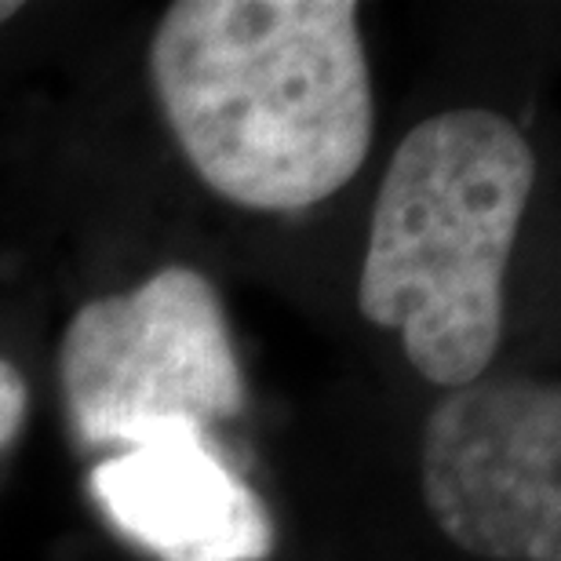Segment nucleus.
I'll return each instance as SVG.
<instances>
[{"mask_svg": "<svg viewBox=\"0 0 561 561\" xmlns=\"http://www.w3.org/2000/svg\"><path fill=\"white\" fill-rule=\"evenodd\" d=\"M150 77L179 150L230 205L313 208L373 146L354 0H179L153 33Z\"/></svg>", "mask_w": 561, "mask_h": 561, "instance_id": "obj_1", "label": "nucleus"}, {"mask_svg": "<svg viewBox=\"0 0 561 561\" xmlns=\"http://www.w3.org/2000/svg\"><path fill=\"white\" fill-rule=\"evenodd\" d=\"M533 183L529 139L492 110H445L401 139L373 205L357 307L401 332L426 383L467 387L496 357Z\"/></svg>", "mask_w": 561, "mask_h": 561, "instance_id": "obj_2", "label": "nucleus"}, {"mask_svg": "<svg viewBox=\"0 0 561 561\" xmlns=\"http://www.w3.org/2000/svg\"><path fill=\"white\" fill-rule=\"evenodd\" d=\"M77 445L136 448L168 431L238 420L249 401L216 285L164 266L128 296L84 302L59 346Z\"/></svg>", "mask_w": 561, "mask_h": 561, "instance_id": "obj_3", "label": "nucleus"}, {"mask_svg": "<svg viewBox=\"0 0 561 561\" xmlns=\"http://www.w3.org/2000/svg\"><path fill=\"white\" fill-rule=\"evenodd\" d=\"M423 500L448 540L489 561H561V394L474 379L423 426Z\"/></svg>", "mask_w": 561, "mask_h": 561, "instance_id": "obj_4", "label": "nucleus"}, {"mask_svg": "<svg viewBox=\"0 0 561 561\" xmlns=\"http://www.w3.org/2000/svg\"><path fill=\"white\" fill-rule=\"evenodd\" d=\"M92 496L128 540L161 561H263L274 522L205 431H168L92 470Z\"/></svg>", "mask_w": 561, "mask_h": 561, "instance_id": "obj_5", "label": "nucleus"}, {"mask_svg": "<svg viewBox=\"0 0 561 561\" xmlns=\"http://www.w3.org/2000/svg\"><path fill=\"white\" fill-rule=\"evenodd\" d=\"M26 405H30V390L26 379L19 376V368L0 357V448L11 445L26 423Z\"/></svg>", "mask_w": 561, "mask_h": 561, "instance_id": "obj_6", "label": "nucleus"}, {"mask_svg": "<svg viewBox=\"0 0 561 561\" xmlns=\"http://www.w3.org/2000/svg\"><path fill=\"white\" fill-rule=\"evenodd\" d=\"M11 15H19V4L15 0H0V26H4Z\"/></svg>", "mask_w": 561, "mask_h": 561, "instance_id": "obj_7", "label": "nucleus"}]
</instances>
